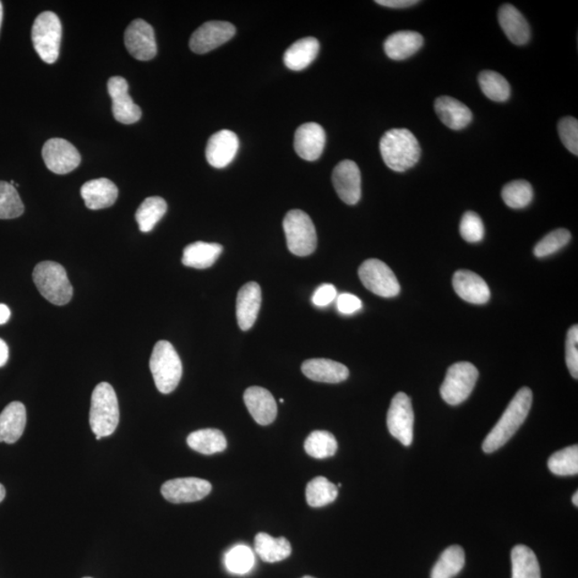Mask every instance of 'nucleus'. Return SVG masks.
<instances>
[{"mask_svg": "<svg viewBox=\"0 0 578 578\" xmlns=\"http://www.w3.org/2000/svg\"><path fill=\"white\" fill-rule=\"evenodd\" d=\"M319 52L318 39L312 37L303 38L287 48L283 60L288 69L302 71L314 62Z\"/></svg>", "mask_w": 578, "mask_h": 578, "instance_id": "nucleus-28", "label": "nucleus"}, {"mask_svg": "<svg viewBox=\"0 0 578 578\" xmlns=\"http://www.w3.org/2000/svg\"><path fill=\"white\" fill-rule=\"evenodd\" d=\"M167 204L160 196H151L146 199L135 214L140 232L149 233L154 230L157 223L166 214Z\"/></svg>", "mask_w": 578, "mask_h": 578, "instance_id": "nucleus-33", "label": "nucleus"}, {"mask_svg": "<svg viewBox=\"0 0 578 578\" xmlns=\"http://www.w3.org/2000/svg\"><path fill=\"white\" fill-rule=\"evenodd\" d=\"M549 471L557 476H576L578 473V446H571L549 457Z\"/></svg>", "mask_w": 578, "mask_h": 578, "instance_id": "nucleus-39", "label": "nucleus"}, {"mask_svg": "<svg viewBox=\"0 0 578 578\" xmlns=\"http://www.w3.org/2000/svg\"><path fill=\"white\" fill-rule=\"evenodd\" d=\"M239 149L236 133L222 130L211 136L206 147V159L212 167L225 168L230 166Z\"/></svg>", "mask_w": 578, "mask_h": 578, "instance_id": "nucleus-18", "label": "nucleus"}, {"mask_svg": "<svg viewBox=\"0 0 578 578\" xmlns=\"http://www.w3.org/2000/svg\"><path fill=\"white\" fill-rule=\"evenodd\" d=\"M565 361L572 378H578V326L575 325L568 332L565 343Z\"/></svg>", "mask_w": 578, "mask_h": 578, "instance_id": "nucleus-45", "label": "nucleus"}, {"mask_svg": "<svg viewBox=\"0 0 578 578\" xmlns=\"http://www.w3.org/2000/svg\"><path fill=\"white\" fill-rule=\"evenodd\" d=\"M455 291L459 297L472 304H485L490 298L487 282L469 270L456 271L454 276Z\"/></svg>", "mask_w": 578, "mask_h": 578, "instance_id": "nucleus-21", "label": "nucleus"}, {"mask_svg": "<svg viewBox=\"0 0 578 578\" xmlns=\"http://www.w3.org/2000/svg\"><path fill=\"white\" fill-rule=\"evenodd\" d=\"M302 370L309 379L326 384L342 383L349 376L344 364L330 359H309L302 363Z\"/></svg>", "mask_w": 578, "mask_h": 578, "instance_id": "nucleus-23", "label": "nucleus"}, {"mask_svg": "<svg viewBox=\"0 0 578 578\" xmlns=\"http://www.w3.org/2000/svg\"><path fill=\"white\" fill-rule=\"evenodd\" d=\"M512 578H541V570L536 554L526 545H516L512 549Z\"/></svg>", "mask_w": 578, "mask_h": 578, "instance_id": "nucleus-32", "label": "nucleus"}, {"mask_svg": "<svg viewBox=\"0 0 578 578\" xmlns=\"http://www.w3.org/2000/svg\"><path fill=\"white\" fill-rule=\"evenodd\" d=\"M435 112L446 127L459 131L466 128L472 120V113L459 100L440 97L435 101Z\"/></svg>", "mask_w": 578, "mask_h": 578, "instance_id": "nucleus-26", "label": "nucleus"}, {"mask_svg": "<svg viewBox=\"0 0 578 578\" xmlns=\"http://www.w3.org/2000/svg\"><path fill=\"white\" fill-rule=\"evenodd\" d=\"M63 26L56 13L46 11L37 16L32 25L31 39L38 55L47 64L57 62Z\"/></svg>", "mask_w": 578, "mask_h": 578, "instance_id": "nucleus-6", "label": "nucleus"}, {"mask_svg": "<svg viewBox=\"0 0 578 578\" xmlns=\"http://www.w3.org/2000/svg\"><path fill=\"white\" fill-rule=\"evenodd\" d=\"M287 248L293 255L304 258L314 252L318 247L313 221L304 211L293 209L287 212L283 221Z\"/></svg>", "mask_w": 578, "mask_h": 578, "instance_id": "nucleus-7", "label": "nucleus"}, {"mask_svg": "<svg viewBox=\"0 0 578 578\" xmlns=\"http://www.w3.org/2000/svg\"><path fill=\"white\" fill-rule=\"evenodd\" d=\"M376 4L384 5V7L402 9L412 7L419 2L418 0H378Z\"/></svg>", "mask_w": 578, "mask_h": 578, "instance_id": "nucleus-48", "label": "nucleus"}, {"mask_svg": "<svg viewBox=\"0 0 578 578\" xmlns=\"http://www.w3.org/2000/svg\"><path fill=\"white\" fill-rule=\"evenodd\" d=\"M243 400L255 422L269 425L275 421L277 406L274 395L268 390L261 387H251L245 390Z\"/></svg>", "mask_w": 578, "mask_h": 578, "instance_id": "nucleus-19", "label": "nucleus"}, {"mask_svg": "<svg viewBox=\"0 0 578 578\" xmlns=\"http://www.w3.org/2000/svg\"><path fill=\"white\" fill-rule=\"evenodd\" d=\"M119 423V405L115 390L108 383L98 385L92 392L89 424L101 438L115 432Z\"/></svg>", "mask_w": 578, "mask_h": 578, "instance_id": "nucleus-3", "label": "nucleus"}, {"mask_svg": "<svg viewBox=\"0 0 578 578\" xmlns=\"http://www.w3.org/2000/svg\"><path fill=\"white\" fill-rule=\"evenodd\" d=\"M302 578H315V577H312V576H303Z\"/></svg>", "mask_w": 578, "mask_h": 578, "instance_id": "nucleus-54", "label": "nucleus"}, {"mask_svg": "<svg viewBox=\"0 0 578 578\" xmlns=\"http://www.w3.org/2000/svg\"><path fill=\"white\" fill-rule=\"evenodd\" d=\"M9 358V347L7 343L0 339V368L7 363Z\"/></svg>", "mask_w": 578, "mask_h": 578, "instance_id": "nucleus-49", "label": "nucleus"}, {"mask_svg": "<svg viewBox=\"0 0 578 578\" xmlns=\"http://www.w3.org/2000/svg\"><path fill=\"white\" fill-rule=\"evenodd\" d=\"M465 565V552L459 545L444 550L440 557L430 572V578H454L463 570Z\"/></svg>", "mask_w": 578, "mask_h": 578, "instance_id": "nucleus-34", "label": "nucleus"}, {"mask_svg": "<svg viewBox=\"0 0 578 578\" xmlns=\"http://www.w3.org/2000/svg\"><path fill=\"white\" fill-rule=\"evenodd\" d=\"M38 291L47 302L62 307L71 302L73 287L68 279L67 271L55 261H42L32 272Z\"/></svg>", "mask_w": 578, "mask_h": 578, "instance_id": "nucleus-4", "label": "nucleus"}, {"mask_svg": "<svg viewBox=\"0 0 578 578\" xmlns=\"http://www.w3.org/2000/svg\"><path fill=\"white\" fill-rule=\"evenodd\" d=\"M505 204L512 209H523L531 203L533 190L525 180H515L506 184L501 192Z\"/></svg>", "mask_w": 578, "mask_h": 578, "instance_id": "nucleus-38", "label": "nucleus"}, {"mask_svg": "<svg viewBox=\"0 0 578 578\" xmlns=\"http://www.w3.org/2000/svg\"><path fill=\"white\" fill-rule=\"evenodd\" d=\"M211 489V483L204 479L178 478L163 484L161 493L172 504H187L204 499Z\"/></svg>", "mask_w": 578, "mask_h": 578, "instance_id": "nucleus-12", "label": "nucleus"}, {"mask_svg": "<svg viewBox=\"0 0 578 578\" xmlns=\"http://www.w3.org/2000/svg\"><path fill=\"white\" fill-rule=\"evenodd\" d=\"M501 29L515 46H523L531 39V27L523 15L514 5L505 4L498 13Z\"/></svg>", "mask_w": 578, "mask_h": 578, "instance_id": "nucleus-24", "label": "nucleus"}, {"mask_svg": "<svg viewBox=\"0 0 578 578\" xmlns=\"http://www.w3.org/2000/svg\"><path fill=\"white\" fill-rule=\"evenodd\" d=\"M294 150L303 160L316 161L323 155L326 133L320 124L308 123L300 125L294 134Z\"/></svg>", "mask_w": 578, "mask_h": 578, "instance_id": "nucleus-17", "label": "nucleus"}, {"mask_svg": "<svg viewBox=\"0 0 578 578\" xmlns=\"http://www.w3.org/2000/svg\"><path fill=\"white\" fill-rule=\"evenodd\" d=\"M461 236L465 242L477 243L484 237V225L476 212L467 211L463 216L460 225Z\"/></svg>", "mask_w": 578, "mask_h": 578, "instance_id": "nucleus-43", "label": "nucleus"}, {"mask_svg": "<svg viewBox=\"0 0 578 578\" xmlns=\"http://www.w3.org/2000/svg\"><path fill=\"white\" fill-rule=\"evenodd\" d=\"M42 157L48 170L58 174L74 171L81 160L78 149L63 139L48 140L43 146Z\"/></svg>", "mask_w": 578, "mask_h": 578, "instance_id": "nucleus-14", "label": "nucleus"}, {"mask_svg": "<svg viewBox=\"0 0 578 578\" xmlns=\"http://www.w3.org/2000/svg\"><path fill=\"white\" fill-rule=\"evenodd\" d=\"M532 405V392L529 388H522L514 400L510 402L497 424L490 430L484 439L482 449L485 454H493L504 446L512 438L521 425L525 422Z\"/></svg>", "mask_w": 578, "mask_h": 578, "instance_id": "nucleus-1", "label": "nucleus"}, {"mask_svg": "<svg viewBox=\"0 0 578 578\" xmlns=\"http://www.w3.org/2000/svg\"><path fill=\"white\" fill-rule=\"evenodd\" d=\"M479 85L489 100L505 102L511 96V87L508 81L494 71H483L480 73Z\"/></svg>", "mask_w": 578, "mask_h": 578, "instance_id": "nucleus-37", "label": "nucleus"}, {"mask_svg": "<svg viewBox=\"0 0 578 578\" xmlns=\"http://www.w3.org/2000/svg\"><path fill=\"white\" fill-rule=\"evenodd\" d=\"M107 90L113 102V115L118 123L132 124L141 117V110L129 95L128 81L122 76H113L107 81Z\"/></svg>", "mask_w": 578, "mask_h": 578, "instance_id": "nucleus-15", "label": "nucleus"}, {"mask_svg": "<svg viewBox=\"0 0 578 578\" xmlns=\"http://www.w3.org/2000/svg\"><path fill=\"white\" fill-rule=\"evenodd\" d=\"M359 277L365 288L379 297L392 298L400 293L401 286L395 272L379 259H368L360 266Z\"/></svg>", "mask_w": 578, "mask_h": 578, "instance_id": "nucleus-9", "label": "nucleus"}, {"mask_svg": "<svg viewBox=\"0 0 578 578\" xmlns=\"http://www.w3.org/2000/svg\"><path fill=\"white\" fill-rule=\"evenodd\" d=\"M561 141L571 154L578 155V122L574 117H565L558 123Z\"/></svg>", "mask_w": 578, "mask_h": 578, "instance_id": "nucleus-44", "label": "nucleus"}, {"mask_svg": "<svg viewBox=\"0 0 578 578\" xmlns=\"http://www.w3.org/2000/svg\"><path fill=\"white\" fill-rule=\"evenodd\" d=\"M255 552L265 563L275 564L285 560L292 554V545L285 538H274L259 532L255 537Z\"/></svg>", "mask_w": 578, "mask_h": 578, "instance_id": "nucleus-30", "label": "nucleus"}, {"mask_svg": "<svg viewBox=\"0 0 578 578\" xmlns=\"http://www.w3.org/2000/svg\"><path fill=\"white\" fill-rule=\"evenodd\" d=\"M332 183L339 198L347 205H356L361 199V173L353 161L344 160L335 167Z\"/></svg>", "mask_w": 578, "mask_h": 578, "instance_id": "nucleus-16", "label": "nucleus"}, {"mask_svg": "<svg viewBox=\"0 0 578 578\" xmlns=\"http://www.w3.org/2000/svg\"><path fill=\"white\" fill-rule=\"evenodd\" d=\"M11 318V310L7 305L0 303V325L7 323Z\"/></svg>", "mask_w": 578, "mask_h": 578, "instance_id": "nucleus-50", "label": "nucleus"}, {"mask_svg": "<svg viewBox=\"0 0 578 578\" xmlns=\"http://www.w3.org/2000/svg\"><path fill=\"white\" fill-rule=\"evenodd\" d=\"M261 289L258 283L250 282L240 288L237 296L236 313L240 329L252 328L259 313Z\"/></svg>", "mask_w": 578, "mask_h": 578, "instance_id": "nucleus-20", "label": "nucleus"}, {"mask_svg": "<svg viewBox=\"0 0 578 578\" xmlns=\"http://www.w3.org/2000/svg\"><path fill=\"white\" fill-rule=\"evenodd\" d=\"M478 378V370L472 363L459 362L451 365L444 384L441 385V397L449 405L462 404L472 395Z\"/></svg>", "mask_w": 578, "mask_h": 578, "instance_id": "nucleus-8", "label": "nucleus"}, {"mask_svg": "<svg viewBox=\"0 0 578 578\" xmlns=\"http://www.w3.org/2000/svg\"><path fill=\"white\" fill-rule=\"evenodd\" d=\"M236 35V27L228 21H210L193 32L190 39L191 51L206 54L216 50Z\"/></svg>", "mask_w": 578, "mask_h": 578, "instance_id": "nucleus-11", "label": "nucleus"}, {"mask_svg": "<svg viewBox=\"0 0 578 578\" xmlns=\"http://www.w3.org/2000/svg\"><path fill=\"white\" fill-rule=\"evenodd\" d=\"M124 45L135 59L147 62L157 55L155 30L144 20H135L124 32Z\"/></svg>", "mask_w": 578, "mask_h": 578, "instance_id": "nucleus-13", "label": "nucleus"}, {"mask_svg": "<svg viewBox=\"0 0 578 578\" xmlns=\"http://www.w3.org/2000/svg\"><path fill=\"white\" fill-rule=\"evenodd\" d=\"M570 240L571 233L565 230V228H559V230L549 233L541 242H538L536 248L533 250V253L539 259L547 258V256L552 255L560 249L565 248L570 242Z\"/></svg>", "mask_w": 578, "mask_h": 578, "instance_id": "nucleus-42", "label": "nucleus"}, {"mask_svg": "<svg viewBox=\"0 0 578 578\" xmlns=\"http://www.w3.org/2000/svg\"><path fill=\"white\" fill-rule=\"evenodd\" d=\"M337 297L336 289L332 285H323L316 289L312 297V302L319 308L328 307Z\"/></svg>", "mask_w": 578, "mask_h": 578, "instance_id": "nucleus-47", "label": "nucleus"}, {"mask_svg": "<svg viewBox=\"0 0 578 578\" xmlns=\"http://www.w3.org/2000/svg\"><path fill=\"white\" fill-rule=\"evenodd\" d=\"M149 367L157 389L161 394L170 395L177 388L183 376V363L170 342L157 343L151 353Z\"/></svg>", "mask_w": 578, "mask_h": 578, "instance_id": "nucleus-5", "label": "nucleus"}, {"mask_svg": "<svg viewBox=\"0 0 578 578\" xmlns=\"http://www.w3.org/2000/svg\"><path fill=\"white\" fill-rule=\"evenodd\" d=\"M339 494L336 485L325 477H316L308 483L305 489V498L310 506L321 508L334 503Z\"/></svg>", "mask_w": 578, "mask_h": 578, "instance_id": "nucleus-35", "label": "nucleus"}, {"mask_svg": "<svg viewBox=\"0 0 578 578\" xmlns=\"http://www.w3.org/2000/svg\"><path fill=\"white\" fill-rule=\"evenodd\" d=\"M423 37L419 32L402 30L387 38L384 45L386 55L394 60H404L423 47Z\"/></svg>", "mask_w": 578, "mask_h": 578, "instance_id": "nucleus-27", "label": "nucleus"}, {"mask_svg": "<svg viewBox=\"0 0 578 578\" xmlns=\"http://www.w3.org/2000/svg\"><path fill=\"white\" fill-rule=\"evenodd\" d=\"M4 497H5V489L3 484H0V503H2Z\"/></svg>", "mask_w": 578, "mask_h": 578, "instance_id": "nucleus-51", "label": "nucleus"}, {"mask_svg": "<svg viewBox=\"0 0 578 578\" xmlns=\"http://www.w3.org/2000/svg\"><path fill=\"white\" fill-rule=\"evenodd\" d=\"M187 443L191 449L205 455L220 454L227 448L225 434L216 429L196 430L188 436Z\"/></svg>", "mask_w": 578, "mask_h": 578, "instance_id": "nucleus-31", "label": "nucleus"}, {"mask_svg": "<svg viewBox=\"0 0 578 578\" xmlns=\"http://www.w3.org/2000/svg\"><path fill=\"white\" fill-rule=\"evenodd\" d=\"M222 251V245L217 243H191L183 250V264L195 269L210 268L220 258Z\"/></svg>", "mask_w": 578, "mask_h": 578, "instance_id": "nucleus-29", "label": "nucleus"}, {"mask_svg": "<svg viewBox=\"0 0 578 578\" xmlns=\"http://www.w3.org/2000/svg\"><path fill=\"white\" fill-rule=\"evenodd\" d=\"M81 195L85 201L87 208L90 210H100L108 208L115 204L118 198L116 184L107 178L90 180L83 184L81 189Z\"/></svg>", "mask_w": 578, "mask_h": 578, "instance_id": "nucleus-22", "label": "nucleus"}, {"mask_svg": "<svg viewBox=\"0 0 578 578\" xmlns=\"http://www.w3.org/2000/svg\"><path fill=\"white\" fill-rule=\"evenodd\" d=\"M24 204L14 185L0 182V219H15L24 214Z\"/></svg>", "mask_w": 578, "mask_h": 578, "instance_id": "nucleus-40", "label": "nucleus"}, {"mask_svg": "<svg viewBox=\"0 0 578 578\" xmlns=\"http://www.w3.org/2000/svg\"><path fill=\"white\" fill-rule=\"evenodd\" d=\"M413 420L411 399L404 392H399L391 401L387 425L390 434L406 446L412 444Z\"/></svg>", "mask_w": 578, "mask_h": 578, "instance_id": "nucleus-10", "label": "nucleus"}, {"mask_svg": "<svg viewBox=\"0 0 578 578\" xmlns=\"http://www.w3.org/2000/svg\"><path fill=\"white\" fill-rule=\"evenodd\" d=\"M255 564L253 550L245 545H237L228 550L225 556V565L233 574L243 575L249 574Z\"/></svg>", "mask_w": 578, "mask_h": 578, "instance_id": "nucleus-41", "label": "nucleus"}, {"mask_svg": "<svg viewBox=\"0 0 578 578\" xmlns=\"http://www.w3.org/2000/svg\"><path fill=\"white\" fill-rule=\"evenodd\" d=\"M336 307L342 314L351 315L362 309V302L352 293H341L336 297Z\"/></svg>", "mask_w": 578, "mask_h": 578, "instance_id": "nucleus-46", "label": "nucleus"}, {"mask_svg": "<svg viewBox=\"0 0 578 578\" xmlns=\"http://www.w3.org/2000/svg\"><path fill=\"white\" fill-rule=\"evenodd\" d=\"M27 414L24 404L13 402L0 413V443L14 444L23 435Z\"/></svg>", "mask_w": 578, "mask_h": 578, "instance_id": "nucleus-25", "label": "nucleus"}, {"mask_svg": "<svg viewBox=\"0 0 578 578\" xmlns=\"http://www.w3.org/2000/svg\"><path fill=\"white\" fill-rule=\"evenodd\" d=\"M380 154L386 166L395 172H405L421 157L419 141L407 129H392L380 140Z\"/></svg>", "mask_w": 578, "mask_h": 578, "instance_id": "nucleus-2", "label": "nucleus"}, {"mask_svg": "<svg viewBox=\"0 0 578 578\" xmlns=\"http://www.w3.org/2000/svg\"><path fill=\"white\" fill-rule=\"evenodd\" d=\"M3 18H4V8H3V3L0 2V30H2Z\"/></svg>", "mask_w": 578, "mask_h": 578, "instance_id": "nucleus-52", "label": "nucleus"}, {"mask_svg": "<svg viewBox=\"0 0 578 578\" xmlns=\"http://www.w3.org/2000/svg\"><path fill=\"white\" fill-rule=\"evenodd\" d=\"M84 578H91V577H84Z\"/></svg>", "mask_w": 578, "mask_h": 578, "instance_id": "nucleus-55", "label": "nucleus"}, {"mask_svg": "<svg viewBox=\"0 0 578 578\" xmlns=\"http://www.w3.org/2000/svg\"><path fill=\"white\" fill-rule=\"evenodd\" d=\"M572 501H574V504L575 506H578V493L577 492L574 495V498H572Z\"/></svg>", "mask_w": 578, "mask_h": 578, "instance_id": "nucleus-53", "label": "nucleus"}, {"mask_svg": "<svg viewBox=\"0 0 578 578\" xmlns=\"http://www.w3.org/2000/svg\"><path fill=\"white\" fill-rule=\"evenodd\" d=\"M304 450L314 459H327L336 454L337 441L335 436L327 430H315L305 439Z\"/></svg>", "mask_w": 578, "mask_h": 578, "instance_id": "nucleus-36", "label": "nucleus"}]
</instances>
